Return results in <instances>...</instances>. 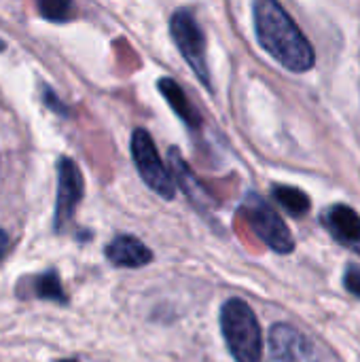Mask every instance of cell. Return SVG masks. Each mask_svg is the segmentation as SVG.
Segmentation results:
<instances>
[{"label":"cell","mask_w":360,"mask_h":362,"mask_svg":"<svg viewBox=\"0 0 360 362\" xmlns=\"http://www.w3.org/2000/svg\"><path fill=\"white\" fill-rule=\"evenodd\" d=\"M255 32L259 45L286 70L308 72L316 64L312 42L278 0H255Z\"/></svg>","instance_id":"6da1fadb"},{"label":"cell","mask_w":360,"mask_h":362,"mask_svg":"<svg viewBox=\"0 0 360 362\" xmlns=\"http://www.w3.org/2000/svg\"><path fill=\"white\" fill-rule=\"evenodd\" d=\"M221 333L236 362L263 361V331L255 310L240 297H231L221 308Z\"/></svg>","instance_id":"7a4b0ae2"},{"label":"cell","mask_w":360,"mask_h":362,"mask_svg":"<svg viewBox=\"0 0 360 362\" xmlns=\"http://www.w3.org/2000/svg\"><path fill=\"white\" fill-rule=\"evenodd\" d=\"M242 216L255 231V235L276 255H291L295 250V238L282 216L259 193H248L242 208Z\"/></svg>","instance_id":"3957f363"},{"label":"cell","mask_w":360,"mask_h":362,"mask_svg":"<svg viewBox=\"0 0 360 362\" xmlns=\"http://www.w3.org/2000/svg\"><path fill=\"white\" fill-rule=\"evenodd\" d=\"M132 159L140 178L151 191H155L163 199L176 197V182L172 174L168 172L166 163L161 161L153 138L142 127L134 129L132 134Z\"/></svg>","instance_id":"277c9868"},{"label":"cell","mask_w":360,"mask_h":362,"mask_svg":"<svg viewBox=\"0 0 360 362\" xmlns=\"http://www.w3.org/2000/svg\"><path fill=\"white\" fill-rule=\"evenodd\" d=\"M170 32H172V38H174L178 51L182 53L185 62L195 72V76L208 89H212L208 64H206V38H204V32H202L199 23L195 21L193 13H189L185 8L176 11L170 17Z\"/></svg>","instance_id":"5b68a950"},{"label":"cell","mask_w":360,"mask_h":362,"mask_svg":"<svg viewBox=\"0 0 360 362\" xmlns=\"http://www.w3.org/2000/svg\"><path fill=\"white\" fill-rule=\"evenodd\" d=\"M269 356L274 362H325L316 344L297 327L276 322L267 335Z\"/></svg>","instance_id":"8992f818"},{"label":"cell","mask_w":360,"mask_h":362,"mask_svg":"<svg viewBox=\"0 0 360 362\" xmlns=\"http://www.w3.org/2000/svg\"><path fill=\"white\" fill-rule=\"evenodd\" d=\"M85 193V182L79 165L70 157H62L57 161V199H55V216L53 227L57 233H64L70 225L76 206L81 204Z\"/></svg>","instance_id":"52a82bcc"},{"label":"cell","mask_w":360,"mask_h":362,"mask_svg":"<svg viewBox=\"0 0 360 362\" xmlns=\"http://www.w3.org/2000/svg\"><path fill=\"white\" fill-rule=\"evenodd\" d=\"M323 225L331 238L346 248H352L360 242V214L346 204L329 206L323 212Z\"/></svg>","instance_id":"ba28073f"},{"label":"cell","mask_w":360,"mask_h":362,"mask_svg":"<svg viewBox=\"0 0 360 362\" xmlns=\"http://www.w3.org/2000/svg\"><path fill=\"white\" fill-rule=\"evenodd\" d=\"M106 259L115 267L138 269L153 261V252L142 240H138L134 235H117L106 246Z\"/></svg>","instance_id":"9c48e42d"},{"label":"cell","mask_w":360,"mask_h":362,"mask_svg":"<svg viewBox=\"0 0 360 362\" xmlns=\"http://www.w3.org/2000/svg\"><path fill=\"white\" fill-rule=\"evenodd\" d=\"M170 163H172V178L174 182L187 193V197L191 199V204L195 208H199L202 212H206L212 206V197L210 193L202 187V182L197 180V176L193 174V170L187 165V161L182 159L178 148H170Z\"/></svg>","instance_id":"30bf717a"},{"label":"cell","mask_w":360,"mask_h":362,"mask_svg":"<svg viewBox=\"0 0 360 362\" xmlns=\"http://www.w3.org/2000/svg\"><path fill=\"white\" fill-rule=\"evenodd\" d=\"M157 87H159V93L168 100L170 108L182 119V123H187L193 129L202 127V115H199V110L191 104V100L187 98V93L182 91V87L174 78L163 76V78H159Z\"/></svg>","instance_id":"8fae6325"},{"label":"cell","mask_w":360,"mask_h":362,"mask_svg":"<svg viewBox=\"0 0 360 362\" xmlns=\"http://www.w3.org/2000/svg\"><path fill=\"white\" fill-rule=\"evenodd\" d=\"M272 197H274V202H276L282 210H286V212H289L291 216H295V218L306 216V214L310 212V208H312V202H310L308 193L301 191V189H297V187L274 185V187H272Z\"/></svg>","instance_id":"7c38bea8"},{"label":"cell","mask_w":360,"mask_h":362,"mask_svg":"<svg viewBox=\"0 0 360 362\" xmlns=\"http://www.w3.org/2000/svg\"><path fill=\"white\" fill-rule=\"evenodd\" d=\"M32 291H34L36 299L55 301V303H62V305L68 303L66 293H64L62 282H59V276L53 269H49V272L38 274L36 278H32Z\"/></svg>","instance_id":"4fadbf2b"},{"label":"cell","mask_w":360,"mask_h":362,"mask_svg":"<svg viewBox=\"0 0 360 362\" xmlns=\"http://www.w3.org/2000/svg\"><path fill=\"white\" fill-rule=\"evenodd\" d=\"M36 8L42 19L64 23L74 15V0H36Z\"/></svg>","instance_id":"5bb4252c"},{"label":"cell","mask_w":360,"mask_h":362,"mask_svg":"<svg viewBox=\"0 0 360 362\" xmlns=\"http://www.w3.org/2000/svg\"><path fill=\"white\" fill-rule=\"evenodd\" d=\"M344 288L360 301V265L348 263L344 269Z\"/></svg>","instance_id":"9a60e30c"},{"label":"cell","mask_w":360,"mask_h":362,"mask_svg":"<svg viewBox=\"0 0 360 362\" xmlns=\"http://www.w3.org/2000/svg\"><path fill=\"white\" fill-rule=\"evenodd\" d=\"M42 100H45V104H47L53 112H57V115H62V117L68 115V108L59 102V98L55 95V91H51V89L45 87V85H42Z\"/></svg>","instance_id":"2e32d148"},{"label":"cell","mask_w":360,"mask_h":362,"mask_svg":"<svg viewBox=\"0 0 360 362\" xmlns=\"http://www.w3.org/2000/svg\"><path fill=\"white\" fill-rule=\"evenodd\" d=\"M6 250H8V235L0 229V261L6 255Z\"/></svg>","instance_id":"e0dca14e"},{"label":"cell","mask_w":360,"mask_h":362,"mask_svg":"<svg viewBox=\"0 0 360 362\" xmlns=\"http://www.w3.org/2000/svg\"><path fill=\"white\" fill-rule=\"evenodd\" d=\"M350 250H352V252H356V255H359V257H360V242H359V244H356V246H352Z\"/></svg>","instance_id":"ac0fdd59"},{"label":"cell","mask_w":360,"mask_h":362,"mask_svg":"<svg viewBox=\"0 0 360 362\" xmlns=\"http://www.w3.org/2000/svg\"><path fill=\"white\" fill-rule=\"evenodd\" d=\"M0 47H2V42H0Z\"/></svg>","instance_id":"d6986e66"}]
</instances>
